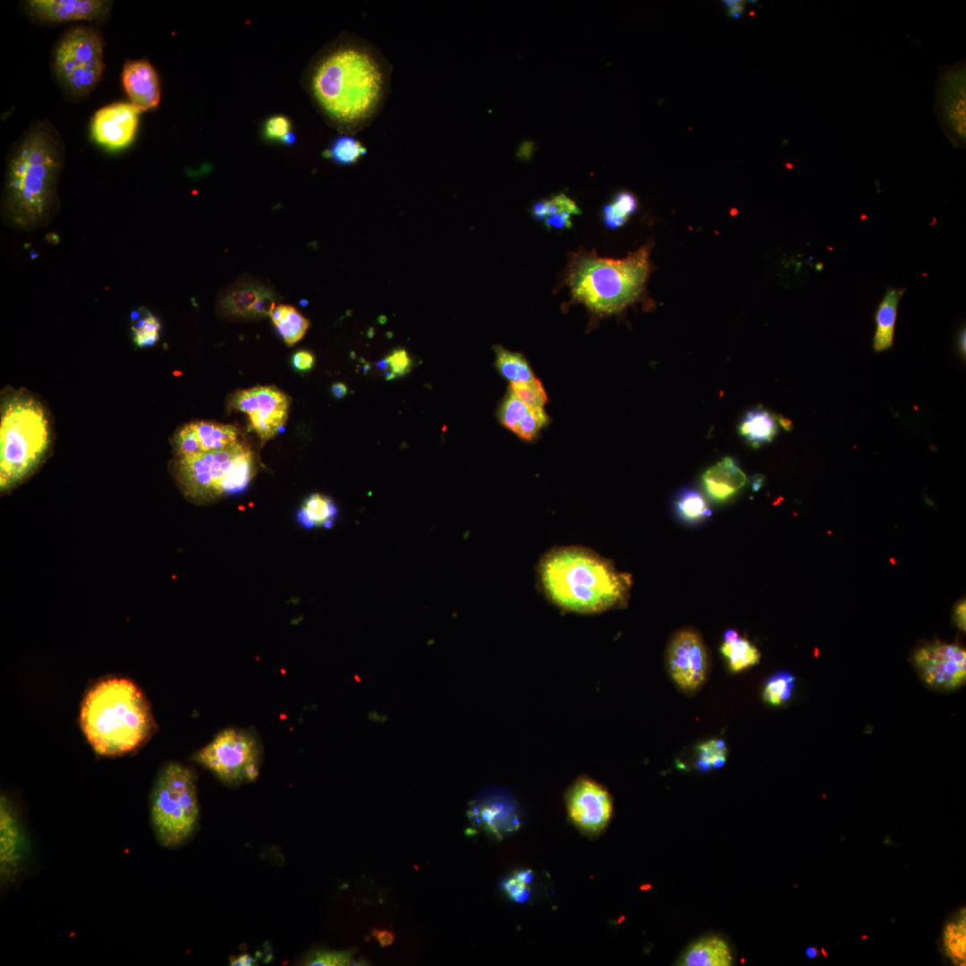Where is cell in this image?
<instances>
[{
    "mask_svg": "<svg viewBox=\"0 0 966 966\" xmlns=\"http://www.w3.org/2000/svg\"><path fill=\"white\" fill-rule=\"evenodd\" d=\"M905 291V288L888 287L877 305L874 317L876 331L873 337V349L876 352L893 347L899 302Z\"/></svg>",
    "mask_w": 966,
    "mask_h": 966,
    "instance_id": "obj_23",
    "label": "cell"
},
{
    "mask_svg": "<svg viewBox=\"0 0 966 966\" xmlns=\"http://www.w3.org/2000/svg\"><path fill=\"white\" fill-rule=\"evenodd\" d=\"M292 364L298 371H309L314 367L315 357L309 351L300 350L293 353Z\"/></svg>",
    "mask_w": 966,
    "mask_h": 966,
    "instance_id": "obj_42",
    "label": "cell"
},
{
    "mask_svg": "<svg viewBox=\"0 0 966 966\" xmlns=\"http://www.w3.org/2000/svg\"><path fill=\"white\" fill-rule=\"evenodd\" d=\"M292 123L290 119L284 115H274L269 117L263 128L264 135L270 140H281V139L291 131Z\"/></svg>",
    "mask_w": 966,
    "mask_h": 966,
    "instance_id": "obj_41",
    "label": "cell"
},
{
    "mask_svg": "<svg viewBox=\"0 0 966 966\" xmlns=\"http://www.w3.org/2000/svg\"><path fill=\"white\" fill-rule=\"evenodd\" d=\"M270 318L277 333L289 346L300 341L309 326V321L289 305L276 306Z\"/></svg>",
    "mask_w": 966,
    "mask_h": 966,
    "instance_id": "obj_27",
    "label": "cell"
},
{
    "mask_svg": "<svg viewBox=\"0 0 966 966\" xmlns=\"http://www.w3.org/2000/svg\"><path fill=\"white\" fill-rule=\"evenodd\" d=\"M377 367L386 371V378L393 379L405 376L412 367V360L406 350L398 348L393 350L385 359L377 363Z\"/></svg>",
    "mask_w": 966,
    "mask_h": 966,
    "instance_id": "obj_38",
    "label": "cell"
},
{
    "mask_svg": "<svg viewBox=\"0 0 966 966\" xmlns=\"http://www.w3.org/2000/svg\"><path fill=\"white\" fill-rule=\"evenodd\" d=\"M509 387L520 400L533 409H543L547 401L543 385L536 377L528 382L511 383Z\"/></svg>",
    "mask_w": 966,
    "mask_h": 966,
    "instance_id": "obj_37",
    "label": "cell"
},
{
    "mask_svg": "<svg viewBox=\"0 0 966 966\" xmlns=\"http://www.w3.org/2000/svg\"><path fill=\"white\" fill-rule=\"evenodd\" d=\"M776 417L763 408L749 411L742 418L739 434L755 448L770 443L775 436L778 425Z\"/></svg>",
    "mask_w": 966,
    "mask_h": 966,
    "instance_id": "obj_25",
    "label": "cell"
},
{
    "mask_svg": "<svg viewBox=\"0 0 966 966\" xmlns=\"http://www.w3.org/2000/svg\"><path fill=\"white\" fill-rule=\"evenodd\" d=\"M965 334H966L965 333V328L963 327V329H962L960 331L959 335H958V347H959V351H960L961 355L963 356V357H965V352H966V348H965V335H966Z\"/></svg>",
    "mask_w": 966,
    "mask_h": 966,
    "instance_id": "obj_49",
    "label": "cell"
},
{
    "mask_svg": "<svg viewBox=\"0 0 966 966\" xmlns=\"http://www.w3.org/2000/svg\"><path fill=\"white\" fill-rule=\"evenodd\" d=\"M497 416L500 423L525 441H532L539 430L548 423L544 409H533L526 405L509 387L499 407Z\"/></svg>",
    "mask_w": 966,
    "mask_h": 966,
    "instance_id": "obj_21",
    "label": "cell"
},
{
    "mask_svg": "<svg viewBox=\"0 0 966 966\" xmlns=\"http://www.w3.org/2000/svg\"><path fill=\"white\" fill-rule=\"evenodd\" d=\"M544 592L557 606L571 612L599 613L626 601L630 576L619 572L593 551L566 547L552 550L538 567Z\"/></svg>",
    "mask_w": 966,
    "mask_h": 966,
    "instance_id": "obj_2",
    "label": "cell"
},
{
    "mask_svg": "<svg viewBox=\"0 0 966 966\" xmlns=\"http://www.w3.org/2000/svg\"><path fill=\"white\" fill-rule=\"evenodd\" d=\"M648 246L622 259L579 250L571 257L565 282L573 301L598 315L623 309L639 300L651 272Z\"/></svg>",
    "mask_w": 966,
    "mask_h": 966,
    "instance_id": "obj_5",
    "label": "cell"
},
{
    "mask_svg": "<svg viewBox=\"0 0 966 966\" xmlns=\"http://www.w3.org/2000/svg\"><path fill=\"white\" fill-rule=\"evenodd\" d=\"M544 202L546 205V218L559 213L569 214L571 216L579 215L580 213V209L576 204L563 193L551 199H544Z\"/></svg>",
    "mask_w": 966,
    "mask_h": 966,
    "instance_id": "obj_40",
    "label": "cell"
},
{
    "mask_svg": "<svg viewBox=\"0 0 966 966\" xmlns=\"http://www.w3.org/2000/svg\"><path fill=\"white\" fill-rule=\"evenodd\" d=\"M199 817L196 778L178 763L165 766L150 801V821L157 840L166 848L182 845L195 832Z\"/></svg>",
    "mask_w": 966,
    "mask_h": 966,
    "instance_id": "obj_8",
    "label": "cell"
},
{
    "mask_svg": "<svg viewBox=\"0 0 966 966\" xmlns=\"http://www.w3.org/2000/svg\"><path fill=\"white\" fill-rule=\"evenodd\" d=\"M953 623L962 631L966 630V605L965 600L959 601L953 610Z\"/></svg>",
    "mask_w": 966,
    "mask_h": 966,
    "instance_id": "obj_45",
    "label": "cell"
},
{
    "mask_svg": "<svg viewBox=\"0 0 966 966\" xmlns=\"http://www.w3.org/2000/svg\"><path fill=\"white\" fill-rule=\"evenodd\" d=\"M818 949L813 946H809L806 949V955L810 958H816L818 955Z\"/></svg>",
    "mask_w": 966,
    "mask_h": 966,
    "instance_id": "obj_52",
    "label": "cell"
},
{
    "mask_svg": "<svg viewBox=\"0 0 966 966\" xmlns=\"http://www.w3.org/2000/svg\"><path fill=\"white\" fill-rule=\"evenodd\" d=\"M257 964L255 957L249 953H242L239 955H233L230 958V965L233 966H250Z\"/></svg>",
    "mask_w": 966,
    "mask_h": 966,
    "instance_id": "obj_46",
    "label": "cell"
},
{
    "mask_svg": "<svg viewBox=\"0 0 966 966\" xmlns=\"http://www.w3.org/2000/svg\"><path fill=\"white\" fill-rule=\"evenodd\" d=\"M637 199L627 191L618 192L613 202L603 208V221L606 227L623 226L637 209Z\"/></svg>",
    "mask_w": 966,
    "mask_h": 966,
    "instance_id": "obj_33",
    "label": "cell"
},
{
    "mask_svg": "<svg viewBox=\"0 0 966 966\" xmlns=\"http://www.w3.org/2000/svg\"><path fill=\"white\" fill-rule=\"evenodd\" d=\"M731 951L726 943L716 936L702 938L691 945L684 953L680 965L682 966H730Z\"/></svg>",
    "mask_w": 966,
    "mask_h": 966,
    "instance_id": "obj_24",
    "label": "cell"
},
{
    "mask_svg": "<svg viewBox=\"0 0 966 966\" xmlns=\"http://www.w3.org/2000/svg\"><path fill=\"white\" fill-rule=\"evenodd\" d=\"M1 487H11L38 465L50 444L49 424L41 403L15 392L1 405Z\"/></svg>",
    "mask_w": 966,
    "mask_h": 966,
    "instance_id": "obj_6",
    "label": "cell"
},
{
    "mask_svg": "<svg viewBox=\"0 0 966 966\" xmlns=\"http://www.w3.org/2000/svg\"><path fill=\"white\" fill-rule=\"evenodd\" d=\"M103 41L97 30L88 27L73 28L55 49V72L72 94L86 95L103 75Z\"/></svg>",
    "mask_w": 966,
    "mask_h": 966,
    "instance_id": "obj_10",
    "label": "cell"
},
{
    "mask_svg": "<svg viewBox=\"0 0 966 966\" xmlns=\"http://www.w3.org/2000/svg\"><path fill=\"white\" fill-rule=\"evenodd\" d=\"M367 153L366 147L351 134L335 137L323 152V156L340 165L356 164Z\"/></svg>",
    "mask_w": 966,
    "mask_h": 966,
    "instance_id": "obj_32",
    "label": "cell"
},
{
    "mask_svg": "<svg viewBox=\"0 0 966 966\" xmlns=\"http://www.w3.org/2000/svg\"><path fill=\"white\" fill-rule=\"evenodd\" d=\"M702 482L711 500L724 503L741 491L747 477L734 459L724 457L704 472Z\"/></svg>",
    "mask_w": 966,
    "mask_h": 966,
    "instance_id": "obj_22",
    "label": "cell"
},
{
    "mask_svg": "<svg viewBox=\"0 0 966 966\" xmlns=\"http://www.w3.org/2000/svg\"><path fill=\"white\" fill-rule=\"evenodd\" d=\"M276 300V294L268 286L255 281H240L222 292L219 308L233 318H258L270 316Z\"/></svg>",
    "mask_w": 966,
    "mask_h": 966,
    "instance_id": "obj_17",
    "label": "cell"
},
{
    "mask_svg": "<svg viewBox=\"0 0 966 966\" xmlns=\"http://www.w3.org/2000/svg\"><path fill=\"white\" fill-rule=\"evenodd\" d=\"M370 936L375 938L382 947L391 945L395 938L393 931L377 928L372 929Z\"/></svg>",
    "mask_w": 966,
    "mask_h": 966,
    "instance_id": "obj_44",
    "label": "cell"
},
{
    "mask_svg": "<svg viewBox=\"0 0 966 966\" xmlns=\"http://www.w3.org/2000/svg\"><path fill=\"white\" fill-rule=\"evenodd\" d=\"M763 480L764 479L762 476H757L756 478H754L752 484V488L754 491L758 490L762 487Z\"/></svg>",
    "mask_w": 966,
    "mask_h": 966,
    "instance_id": "obj_53",
    "label": "cell"
},
{
    "mask_svg": "<svg viewBox=\"0 0 966 966\" xmlns=\"http://www.w3.org/2000/svg\"><path fill=\"white\" fill-rule=\"evenodd\" d=\"M674 512L683 521L699 523L708 520L711 514L705 497L696 489L681 488L674 500Z\"/></svg>",
    "mask_w": 966,
    "mask_h": 966,
    "instance_id": "obj_28",
    "label": "cell"
},
{
    "mask_svg": "<svg viewBox=\"0 0 966 966\" xmlns=\"http://www.w3.org/2000/svg\"><path fill=\"white\" fill-rule=\"evenodd\" d=\"M913 661L922 680L932 688L951 691L966 682V652L956 644L925 645L914 653Z\"/></svg>",
    "mask_w": 966,
    "mask_h": 966,
    "instance_id": "obj_11",
    "label": "cell"
},
{
    "mask_svg": "<svg viewBox=\"0 0 966 966\" xmlns=\"http://www.w3.org/2000/svg\"><path fill=\"white\" fill-rule=\"evenodd\" d=\"M572 216L569 214L559 213L547 216L543 222L549 229L561 230L572 227Z\"/></svg>",
    "mask_w": 966,
    "mask_h": 966,
    "instance_id": "obj_43",
    "label": "cell"
},
{
    "mask_svg": "<svg viewBox=\"0 0 966 966\" xmlns=\"http://www.w3.org/2000/svg\"><path fill=\"white\" fill-rule=\"evenodd\" d=\"M566 806L574 825L590 835L598 834L606 827L613 811L608 792L588 777H580L571 785L566 793Z\"/></svg>",
    "mask_w": 966,
    "mask_h": 966,
    "instance_id": "obj_13",
    "label": "cell"
},
{
    "mask_svg": "<svg viewBox=\"0 0 966 966\" xmlns=\"http://www.w3.org/2000/svg\"><path fill=\"white\" fill-rule=\"evenodd\" d=\"M84 735L103 756L128 753L154 732L155 722L140 690L124 678H108L86 694L80 714Z\"/></svg>",
    "mask_w": 966,
    "mask_h": 966,
    "instance_id": "obj_4",
    "label": "cell"
},
{
    "mask_svg": "<svg viewBox=\"0 0 966 966\" xmlns=\"http://www.w3.org/2000/svg\"><path fill=\"white\" fill-rule=\"evenodd\" d=\"M140 112L131 103H114L97 110L91 121L94 140L110 150L129 146L136 134Z\"/></svg>",
    "mask_w": 966,
    "mask_h": 966,
    "instance_id": "obj_16",
    "label": "cell"
},
{
    "mask_svg": "<svg viewBox=\"0 0 966 966\" xmlns=\"http://www.w3.org/2000/svg\"><path fill=\"white\" fill-rule=\"evenodd\" d=\"M936 89L939 119L955 145L965 141V66L943 69Z\"/></svg>",
    "mask_w": 966,
    "mask_h": 966,
    "instance_id": "obj_15",
    "label": "cell"
},
{
    "mask_svg": "<svg viewBox=\"0 0 966 966\" xmlns=\"http://www.w3.org/2000/svg\"><path fill=\"white\" fill-rule=\"evenodd\" d=\"M738 636H739V634H738V632H737L736 631H734V630H728V631H726L724 632V641H730V640H734L735 638H737Z\"/></svg>",
    "mask_w": 966,
    "mask_h": 966,
    "instance_id": "obj_51",
    "label": "cell"
},
{
    "mask_svg": "<svg viewBox=\"0 0 966 966\" xmlns=\"http://www.w3.org/2000/svg\"><path fill=\"white\" fill-rule=\"evenodd\" d=\"M794 685V675L787 671L778 672L767 682L762 693L763 699L770 705L780 706L791 698Z\"/></svg>",
    "mask_w": 966,
    "mask_h": 966,
    "instance_id": "obj_34",
    "label": "cell"
},
{
    "mask_svg": "<svg viewBox=\"0 0 966 966\" xmlns=\"http://www.w3.org/2000/svg\"><path fill=\"white\" fill-rule=\"evenodd\" d=\"M698 753L697 767L706 771L711 767L718 768L724 765L727 749L722 740L714 739L700 744Z\"/></svg>",
    "mask_w": 966,
    "mask_h": 966,
    "instance_id": "obj_36",
    "label": "cell"
},
{
    "mask_svg": "<svg viewBox=\"0 0 966 966\" xmlns=\"http://www.w3.org/2000/svg\"><path fill=\"white\" fill-rule=\"evenodd\" d=\"M110 4L103 0H31L27 5L30 13L40 21L63 22L102 19L108 13Z\"/></svg>",
    "mask_w": 966,
    "mask_h": 966,
    "instance_id": "obj_19",
    "label": "cell"
},
{
    "mask_svg": "<svg viewBox=\"0 0 966 966\" xmlns=\"http://www.w3.org/2000/svg\"><path fill=\"white\" fill-rule=\"evenodd\" d=\"M175 478L183 493L198 502L213 501L242 490L254 474L251 451L239 444L218 451L177 458Z\"/></svg>",
    "mask_w": 966,
    "mask_h": 966,
    "instance_id": "obj_7",
    "label": "cell"
},
{
    "mask_svg": "<svg viewBox=\"0 0 966 966\" xmlns=\"http://www.w3.org/2000/svg\"><path fill=\"white\" fill-rule=\"evenodd\" d=\"M331 393L336 399H342L347 394L348 388L343 383H335L331 387Z\"/></svg>",
    "mask_w": 966,
    "mask_h": 966,
    "instance_id": "obj_47",
    "label": "cell"
},
{
    "mask_svg": "<svg viewBox=\"0 0 966 966\" xmlns=\"http://www.w3.org/2000/svg\"><path fill=\"white\" fill-rule=\"evenodd\" d=\"M495 366L500 375L511 383L528 382L535 377L532 369L521 353L511 352L501 345H495Z\"/></svg>",
    "mask_w": 966,
    "mask_h": 966,
    "instance_id": "obj_30",
    "label": "cell"
},
{
    "mask_svg": "<svg viewBox=\"0 0 966 966\" xmlns=\"http://www.w3.org/2000/svg\"><path fill=\"white\" fill-rule=\"evenodd\" d=\"M725 4L729 7L731 15L734 18H739L741 13L743 10L742 4L740 1H725Z\"/></svg>",
    "mask_w": 966,
    "mask_h": 966,
    "instance_id": "obj_48",
    "label": "cell"
},
{
    "mask_svg": "<svg viewBox=\"0 0 966 966\" xmlns=\"http://www.w3.org/2000/svg\"><path fill=\"white\" fill-rule=\"evenodd\" d=\"M297 140L296 135L293 131H288L282 139L281 142L286 146L293 145Z\"/></svg>",
    "mask_w": 966,
    "mask_h": 966,
    "instance_id": "obj_50",
    "label": "cell"
},
{
    "mask_svg": "<svg viewBox=\"0 0 966 966\" xmlns=\"http://www.w3.org/2000/svg\"><path fill=\"white\" fill-rule=\"evenodd\" d=\"M261 756V745L253 733L227 728L217 733L193 758L223 783L235 785L252 782L258 777Z\"/></svg>",
    "mask_w": 966,
    "mask_h": 966,
    "instance_id": "obj_9",
    "label": "cell"
},
{
    "mask_svg": "<svg viewBox=\"0 0 966 966\" xmlns=\"http://www.w3.org/2000/svg\"><path fill=\"white\" fill-rule=\"evenodd\" d=\"M352 962L353 952L352 950H317L310 953L302 964L309 966H344L352 965Z\"/></svg>",
    "mask_w": 966,
    "mask_h": 966,
    "instance_id": "obj_39",
    "label": "cell"
},
{
    "mask_svg": "<svg viewBox=\"0 0 966 966\" xmlns=\"http://www.w3.org/2000/svg\"><path fill=\"white\" fill-rule=\"evenodd\" d=\"M133 342L138 347L154 345L160 337L161 323L151 312L146 310L131 326Z\"/></svg>",
    "mask_w": 966,
    "mask_h": 966,
    "instance_id": "obj_35",
    "label": "cell"
},
{
    "mask_svg": "<svg viewBox=\"0 0 966 966\" xmlns=\"http://www.w3.org/2000/svg\"><path fill=\"white\" fill-rule=\"evenodd\" d=\"M24 826L6 796L0 801V877L1 884L14 882L30 853Z\"/></svg>",
    "mask_w": 966,
    "mask_h": 966,
    "instance_id": "obj_14",
    "label": "cell"
},
{
    "mask_svg": "<svg viewBox=\"0 0 966 966\" xmlns=\"http://www.w3.org/2000/svg\"><path fill=\"white\" fill-rule=\"evenodd\" d=\"M60 146L44 128L28 133L13 151L7 165L4 212L23 230L45 225L54 214L62 169Z\"/></svg>",
    "mask_w": 966,
    "mask_h": 966,
    "instance_id": "obj_3",
    "label": "cell"
},
{
    "mask_svg": "<svg viewBox=\"0 0 966 966\" xmlns=\"http://www.w3.org/2000/svg\"><path fill=\"white\" fill-rule=\"evenodd\" d=\"M336 514L334 502L327 496L315 493L306 498L299 513V521L307 528L328 527Z\"/></svg>",
    "mask_w": 966,
    "mask_h": 966,
    "instance_id": "obj_29",
    "label": "cell"
},
{
    "mask_svg": "<svg viewBox=\"0 0 966 966\" xmlns=\"http://www.w3.org/2000/svg\"><path fill=\"white\" fill-rule=\"evenodd\" d=\"M389 74L376 49L347 42L325 53L315 64L312 96L338 128L357 131L369 123L385 100Z\"/></svg>",
    "mask_w": 966,
    "mask_h": 966,
    "instance_id": "obj_1",
    "label": "cell"
},
{
    "mask_svg": "<svg viewBox=\"0 0 966 966\" xmlns=\"http://www.w3.org/2000/svg\"><path fill=\"white\" fill-rule=\"evenodd\" d=\"M123 84L131 103L141 113L155 109L160 101V85L155 68L146 60L124 64Z\"/></svg>",
    "mask_w": 966,
    "mask_h": 966,
    "instance_id": "obj_20",
    "label": "cell"
},
{
    "mask_svg": "<svg viewBox=\"0 0 966 966\" xmlns=\"http://www.w3.org/2000/svg\"><path fill=\"white\" fill-rule=\"evenodd\" d=\"M720 650L726 658L730 670L733 673L757 665L761 657L760 652L753 644L746 638L740 636L733 640L724 641Z\"/></svg>",
    "mask_w": 966,
    "mask_h": 966,
    "instance_id": "obj_31",
    "label": "cell"
},
{
    "mask_svg": "<svg viewBox=\"0 0 966 966\" xmlns=\"http://www.w3.org/2000/svg\"><path fill=\"white\" fill-rule=\"evenodd\" d=\"M201 453L218 451L237 443L238 431L232 425L210 421L192 422Z\"/></svg>",
    "mask_w": 966,
    "mask_h": 966,
    "instance_id": "obj_26",
    "label": "cell"
},
{
    "mask_svg": "<svg viewBox=\"0 0 966 966\" xmlns=\"http://www.w3.org/2000/svg\"><path fill=\"white\" fill-rule=\"evenodd\" d=\"M668 671L674 682L685 691H695L706 681L708 652L698 633L690 630L677 632L667 651Z\"/></svg>",
    "mask_w": 966,
    "mask_h": 966,
    "instance_id": "obj_12",
    "label": "cell"
},
{
    "mask_svg": "<svg viewBox=\"0 0 966 966\" xmlns=\"http://www.w3.org/2000/svg\"><path fill=\"white\" fill-rule=\"evenodd\" d=\"M232 405L234 409L247 413L250 418L284 426L287 419L289 401L286 395L275 386H258L236 393L232 399Z\"/></svg>",
    "mask_w": 966,
    "mask_h": 966,
    "instance_id": "obj_18",
    "label": "cell"
}]
</instances>
